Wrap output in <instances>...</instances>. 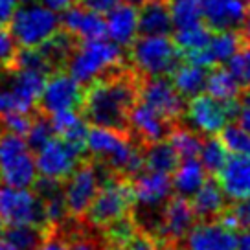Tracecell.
<instances>
[{"instance_id": "d6986e66", "label": "cell", "mask_w": 250, "mask_h": 250, "mask_svg": "<svg viewBox=\"0 0 250 250\" xmlns=\"http://www.w3.org/2000/svg\"><path fill=\"white\" fill-rule=\"evenodd\" d=\"M195 221L197 215L188 197H169V201L164 204L160 234L171 241H179L189 232V228L195 225Z\"/></svg>"}, {"instance_id": "bcb514c9", "label": "cell", "mask_w": 250, "mask_h": 250, "mask_svg": "<svg viewBox=\"0 0 250 250\" xmlns=\"http://www.w3.org/2000/svg\"><path fill=\"white\" fill-rule=\"evenodd\" d=\"M0 250H17V249L9 241H6V239L0 237Z\"/></svg>"}, {"instance_id": "7c38bea8", "label": "cell", "mask_w": 250, "mask_h": 250, "mask_svg": "<svg viewBox=\"0 0 250 250\" xmlns=\"http://www.w3.org/2000/svg\"><path fill=\"white\" fill-rule=\"evenodd\" d=\"M138 98L147 107L156 110L160 116H164L167 122H175L186 112V98H182L177 92L167 76L142 78Z\"/></svg>"}, {"instance_id": "7402d4cb", "label": "cell", "mask_w": 250, "mask_h": 250, "mask_svg": "<svg viewBox=\"0 0 250 250\" xmlns=\"http://www.w3.org/2000/svg\"><path fill=\"white\" fill-rule=\"evenodd\" d=\"M138 8L140 35H171L173 22L169 0H144Z\"/></svg>"}, {"instance_id": "74e56055", "label": "cell", "mask_w": 250, "mask_h": 250, "mask_svg": "<svg viewBox=\"0 0 250 250\" xmlns=\"http://www.w3.org/2000/svg\"><path fill=\"white\" fill-rule=\"evenodd\" d=\"M122 247L124 250H158L155 239L146 232H133L122 243Z\"/></svg>"}, {"instance_id": "d6a6232c", "label": "cell", "mask_w": 250, "mask_h": 250, "mask_svg": "<svg viewBox=\"0 0 250 250\" xmlns=\"http://www.w3.org/2000/svg\"><path fill=\"white\" fill-rule=\"evenodd\" d=\"M228 155L230 153H228L227 146L223 144V140L215 134H211L206 140H203V146L199 151V160H201V164L204 166L206 171L211 173V175H217L227 162Z\"/></svg>"}, {"instance_id": "7bdbcfd3", "label": "cell", "mask_w": 250, "mask_h": 250, "mask_svg": "<svg viewBox=\"0 0 250 250\" xmlns=\"http://www.w3.org/2000/svg\"><path fill=\"white\" fill-rule=\"evenodd\" d=\"M39 2L42 6L54 9V11H62V9H66L72 4H76V0H39Z\"/></svg>"}, {"instance_id": "ab89813d", "label": "cell", "mask_w": 250, "mask_h": 250, "mask_svg": "<svg viewBox=\"0 0 250 250\" xmlns=\"http://www.w3.org/2000/svg\"><path fill=\"white\" fill-rule=\"evenodd\" d=\"M76 2H79V6L90 9L94 13L105 15V13H109L112 8H116L122 0H76Z\"/></svg>"}, {"instance_id": "3957f363", "label": "cell", "mask_w": 250, "mask_h": 250, "mask_svg": "<svg viewBox=\"0 0 250 250\" xmlns=\"http://www.w3.org/2000/svg\"><path fill=\"white\" fill-rule=\"evenodd\" d=\"M125 66V54L122 46L105 39L79 41L72 52L66 68L81 86H88L92 81Z\"/></svg>"}, {"instance_id": "ba28073f", "label": "cell", "mask_w": 250, "mask_h": 250, "mask_svg": "<svg viewBox=\"0 0 250 250\" xmlns=\"http://www.w3.org/2000/svg\"><path fill=\"white\" fill-rule=\"evenodd\" d=\"M100 186V166L83 158L76 169L62 180V197L68 219H85L86 210L92 204Z\"/></svg>"}, {"instance_id": "f6af8a7d", "label": "cell", "mask_w": 250, "mask_h": 250, "mask_svg": "<svg viewBox=\"0 0 250 250\" xmlns=\"http://www.w3.org/2000/svg\"><path fill=\"white\" fill-rule=\"evenodd\" d=\"M235 250H250V230H243L237 235V247Z\"/></svg>"}, {"instance_id": "7a4b0ae2", "label": "cell", "mask_w": 250, "mask_h": 250, "mask_svg": "<svg viewBox=\"0 0 250 250\" xmlns=\"http://www.w3.org/2000/svg\"><path fill=\"white\" fill-rule=\"evenodd\" d=\"M85 151L109 171L134 177L144 171V155L134 147L127 131L92 125L86 133Z\"/></svg>"}, {"instance_id": "d4e9b609", "label": "cell", "mask_w": 250, "mask_h": 250, "mask_svg": "<svg viewBox=\"0 0 250 250\" xmlns=\"http://www.w3.org/2000/svg\"><path fill=\"white\" fill-rule=\"evenodd\" d=\"M189 199H191V206H193L195 215L201 219L217 217L219 213L227 208V195L223 193L217 180L210 179V177L204 180L203 186L199 188Z\"/></svg>"}, {"instance_id": "816d5d0a", "label": "cell", "mask_w": 250, "mask_h": 250, "mask_svg": "<svg viewBox=\"0 0 250 250\" xmlns=\"http://www.w3.org/2000/svg\"><path fill=\"white\" fill-rule=\"evenodd\" d=\"M171 250H182V249H171Z\"/></svg>"}, {"instance_id": "ffe728a7", "label": "cell", "mask_w": 250, "mask_h": 250, "mask_svg": "<svg viewBox=\"0 0 250 250\" xmlns=\"http://www.w3.org/2000/svg\"><path fill=\"white\" fill-rule=\"evenodd\" d=\"M107 35L122 48H129L138 37V8L129 2H120L107 13Z\"/></svg>"}, {"instance_id": "484cf974", "label": "cell", "mask_w": 250, "mask_h": 250, "mask_svg": "<svg viewBox=\"0 0 250 250\" xmlns=\"http://www.w3.org/2000/svg\"><path fill=\"white\" fill-rule=\"evenodd\" d=\"M171 83L182 98H193L204 90L206 83V68L197 66L193 62H180L179 66L169 74Z\"/></svg>"}, {"instance_id": "ee69618b", "label": "cell", "mask_w": 250, "mask_h": 250, "mask_svg": "<svg viewBox=\"0 0 250 250\" xmlns=\"http://www.w3.org/2000/svg\"><path fill=\"white\" fill-rule=\"evenodd\" d=\"M241 35L245 42H249L250 44V0H247V11H245V21L241 24Z\"/></svg>"}, {"instance_id": "ac0fdd59", "label": "cell", "mask_w": 250, "mask_h": 250, "mask_svg": "<svg viewBox=\"0 0 250 250\" xmlns=\"http://www.w3.org/2000/svg\"><path fill=\"white\" fill-rule=\"evenodd\" d=\"M61 28L70 31L79 41H94L103 39L107 35V24L100 13H94L83 6L72 4L66 9H62V15L59 17Z\"/></svg>"}, {"instance_id": "83f0119b", "label": "cell", "mask_w": 250, "mask_h": 250, "mask_svg": "<svg viewBox=\"0 0 250 250\" xmlns=\"http://www.w3.org/2000/svg\"><path fill=\"white\" fill-rule=\"evenodd\" d=\"M180 156L171 147L169 142L158 140L147 144V149L144 153V169L158 173H173V169L179 164Z\"/></svg>"}, {"instance_id": "8fae6325", "label": "cell", "mask_w": 250, "mask_h": 250, "mask_svg": "<svg viewBox=\"0 0 250 250\" xmlns=\"http://www.w3.org/2000/svg\"><path fill=\"white\" fill-rule=\"evenodd\" d=\"M33 156H35L37 175L44 179L64 180L83 160L85 149L61 136H52L44 146H41L35 151Z\"/></svg>"}, {"instance_id": "8d00e7d4", "label": "cell", "mask_w": 250, "mask_h": 250, "mask_svg": "<svg viewBox=\"0 0 250 250\" xmlns=\"http://www.w3.org/2000/svg\"><path fill=\"white\" fill-rule=\"evenodd\" d=\"M17 42L13 41V37L9 35V31L0 26V72L8 70L13 57H15L17 52Z\"/></svg>"}, {"instance_id": "9c48e42d", "label": "cell", "mask_w": 250, "mask_h": 250, "mask_svg": "<svg viewBox=\"0 0 250 250\" xmlns=\"http://www.w3.org/2000/svg\"><path fill=\"white\" fill-rule=\"evenodd\" d=\"M239 110V100H228V102H219L208 94H197L189 98V103H186V114L189 125L197 133L211 136L219 134L221 129L235 120Z\"/></svg>"}, {"instance_id": "f1b7e54d", "label": "cell", "mask_w": 250, "mask_h": 250, "mask_svg": "<svg viewBox=\"0 0 250 250\" xmlns=\"http://www.w3.org/2000/svg\"><path fill=\"white\" fill-rule=\"evenodd\" d=\"M245 44V39L241 35V30H221L215 35H211L208 42V52L213 64L227 62L232 55Z\"/></svg>"}, {"instance_id": "52a82bcc", "label": "cell", "mask_w": 250, "mask_h": 250, "mask_svg": "<svg viewBox=\"0 0 250 250\" xmlns=\"http://www.w3.org/2000/svg\"><path fill=\"white\" fill-rule=\"evenodd\" d=\"M133 203V184L125 177H112L100 186L85 217L94 227H110L112 223L127 217Z\"/></svg>"}, {"instance_id": "f907efd6", "label": "cell", "mask_w": 250, "mask_h": 250, "mask_svg": "<svg viewBox=\"0 0 250 250\" xmlns=\"http://www.w3.org/2000/svg\"><path fill=\"white\" fill-rule=\"evenodd\" d=\"M102 250H120L118 247H109V249H102Z\"/></svg>"}, {"instance_id": "4fadbf2b", "label": "cell", "mask_w": 250, "mask_h": 250, "mask_svg": "<svg viewBox=\"0 0 250 250\" xmlns=\"http://www.w3.org/2000/svg\"><path fill=\"white\" fill-rule=\"evenodd\" d=\"M83 94H85V86L79 85L64 70H57L48 76L44 88L39 96V102H37V109L46 114L64 109L78 110L83 102Z\"/></svg>"}, {"instance_id": "d590c367", "label": "cell", "mask_w": 250, "mask_h": 250, "mask_svg": "<svg viewBox=\"0 0 250 250\" xmlns=\"http://www.w3.org/2000/svg\"><path fill=\"white\" fill-rule=\"evenodd\" d=\"M228 72L234 76L241 88H250V44L245 42L230 59H228Z\"/></svg>"}, {"instance_id": "e0dca14e", "label": "cell", "mask_w": 250, "mask_h": 250, "mask_svg": "<svg viewBox=\"0 0 250 250\" xmlns=\"http://www.w3.org/2000/svg\"><path fill=\"white\" fill-rule=\"evenodd\" d=\"M203 21L211 31L239 30L245 21L247 0H199Z\"/></svg>"}, {"instance_id": "5bb4252c", "label": "cell", "mask_w": 250, "mask_h": 250, "mask_svg": "<svg viewBox=\"0 0 250 250\" xmlns=\"http://www.w3.org/2000/svg\"><path fill=\"white\" fill-rule=\"evenodd\" d=\"M171 177L167 173L146 169V171H140L138 175H134L133 204H136L140 210L155 211L158 208H164V204L171 197Z\"/></svg>"}, {"instance_id": "30bf717a", "label": "cell", "mask_w": 250, "mask_h": 250, "mask_svg": "<svg viewBox=\"0 0 250 250\" xmlns=\"http://www.w3.org/2000/svg\"><path fill=\"white\" fill-rule=\"evenodd\" d=\"M0 219L6 227L37 225L50 228L39 195L28 188H0Z\"/></svg>"}, {"instance_id": "4dcf8cb0", "label": "cell", "mask_w": 250, "mask_h": 250, "mask_svg": "<svg viewBox=\"0 0 250 250\" xmlns=\"http://www.w3.org/2000/svg\"><path fill=\"white\" fill-rule=\"evenodd\" d=\"M173 30H184L203 24V9L199 0H169Z\"/></svg>"}, {"instance_id": "b9f144b4", "label": "cell", "mask_w": 250, "mask_h": 250, "mask_svg": "<svg viewBox=\"0 0 250 250\" xmlns=\"http://www.w3.org/2000/svg\"><path fill=\"white\" fill-rule=\"evenodd\" d=\"M13 9H15V4H11L9 0H0V26H8Z\"/></svg>"}, {"instance_id": "60d3db41", "label": "cell", "mask_w": 250, "mask_h": 250, "mask_svg": "<svg viewBox=\"0 0 250 250\" xmlns=\"http://www.w3.org/2000/svg\"><path fill=\"white\" fill-rule=\"evenodd\" d=\"M237 125L245 129L247 133H250V88L249 92L245 94V98H243L241 102H239V110H237Z\"/></svg>"}, {"instance_id": "836d02e7", "label": "cell", "mask_w": 250, "mask_h": 250, "mask_svg": "<svg viewBox=\"0 0 250 250\" xmlns=\"http://www.w3.org/2000/svg\"><path fill=\"white\" fill-rule=\"evenodd\" d=\"M169 144L177 151L180 158H189V156H199L203 140L197 133L186 127H173L169 129Z\"/></svg>"}, {"instance_id": "f35d334b", "label": "cell", "mask_w": 250, "mask_h": 250, "mask_svg": "<svg viewBox=\"0 0 250 250\" xmlns=\"http://www.w3.org/2000/svg\"><path fill=\"white\" fill-rule=\"evenodd\" d=\"M234 203L232 213L235 215L239 230H250V199H241V201H234Z\"/></svg>"}, {"instance_id": "c3c4849f", "label": "cell", "mask_w": 250, "mask_h": 250, "mask_svg": "<svg viewBox=\"0 0 250 250\" xmlns=\"http://www.w3.org/2000/svg\"><path fill=\"white\" fill-rule=\"evenodd\" d=\"M4 230H6V225H4V223H2V219H0V237L4 235Z\"/></svg>"}, {"instance_id": "2e32d148", "label": "cell", "mask_w": 250, "mask_h": 250, "mask_svg": "<svg viewBox=\"0 0 250 250\" xmlns=\"http://www.w3.org/2000/svg\"><path fill=\"white\" fill-rule=\"evenodd\" d=\"M188 250H235L237 234L225 228L219 221H206L193 225L186 235Z\"/></svg>"}, {"instance_id": "7dc6e473", "label": "cell", "mask_w": 250, "mask_h": 250, "mask_svg": "<svg viewBox=\"0 0 250 250\" xmlns=\"http://www.w3.org/2000/svg\"><path fill=\"white\" fill-rule=\"evenodd\" d=\"M127 2H129V4H133V6H136V8H138V6H140V4L144 2V0H127Z\"/></svg>"}, {"instance_id": "9a60e30c", "label": "cell", "mask_w": 250, "mask_h": 250, "mask_svg": "<svg viewBox=\"0 0 250 250\" xmlns=\"http://www.w3.org/2000/svg\"><path fill=\"white\" fill-rule=\"evenodd\" d=\"M219 186L230 201L250 199V155L230 153L217 173Z\"/></svg>"}, {"instance_id": "8992f818", "label": "cell", "mask_w": 250, "mask_h": 250, "mask_svg": "<svg viewBox=\"0 0 250 250\" xmlns=\"http://www.w3.org/2000/svg\"><path fill=\"white\" fill-rule=\"evenodd\" d=\"M0 180L6 186L30 188L37 180L35 156L24 136L0 131Z\"/></svg>"}, {"instance_id": "cb8c5ba5", "label": "cell", "mask_w": 250, "mask_h": 250, "mask_svg": "<svg viewBox=\"0 0 250 250\" xmlns=\"http://www.w3.org/2000/svg\"><path fill=\"white\" fill-rule=\"evenodd\" d=\"M50 116V124L52 129L57 136H61L64 140L76 144L79 147L85 149L86 133H88V124L76 109H64L57 110L48 114Z\"/></svg>"}, {"instance_id": "44dd1931", "label": "cell", "mask_w": 250, "mask_h": 250, "mask_svg": "<svg viewBox=\"0 0 250 250\" xmlns=\"http://www.w3.org/2000/svg\"><path fill=\"white\" fill-rule=\"evenodd\" d=\"M129 125L146 144L164 140L169 133V122L144 102H136L129 112Z\"/></svg>"}, {"instance_id": "603a6c76", "label": "cell", "mask_w": 250, "mask_h": 250, "mask_svg": "<svg viewBox=\"0 0 250 250\" xmlns=\"http://www.w3.org/2000/svg\"><path fill=\"white\" fill-rule=\"evenodd\" d=\"M206 179H208V171L201 164L199 156L180 158L177 167L173 169L171 186L179 195L189 199L199 188L203 186Z\"/></svg>"}, {"instance_id": "277c9868", "label": "cell", "mask_w": 250, "mask_h": 250, "mask_svg": "<svg viewBox=\"0 0 250 250\" xmlns=\"http://www.w3.org/2000/svg\"><path fill=\"white\" fill-rule=\"evenodd\" d=\"M129 48L133 70L140 78L169 76L182 62V54L169 35H142Z\"/></svg>"}, {"instance_id": "6da1fadb", "label": "cell", "mask_w": 250, "mask_h": 250, "mask_svg": "<svg viewBox=\"0 0 250 250\" xmlns=\"http://www.w3.org/2000/svg\"><path fill=\"white\" fill-rule=\"evenodd\" d=\"M140 79L134 70L122 66L120 70L92 81L85 86L83 102L79 107L81 116L90 125L127 131L129 112L138 102Z\"/></svg>"}, {"instance_id": "5b68a950", "label": "cell", "mask_w": 250, "mask_h": 250, "mask_svg": "<svg viewBox=\"0 0 250 250\" xmlns=\"http://www.w3.org/2000/svg\"><path fill=\"white\" fill-rule=\"evenodd\" d=\"M61 28L59 17L54 9L42 4L30 2L13 9V15L8 22V31L17 42V46L37 48L55 31Z\"/></svg>"}, {"instance_id": "e575fe53", "label": "cell", "mask_w": 250, "mask_h": 250, "mask_svg": "<svg viewBox=\"0 0 250 250\" xmlns=\"http://www.w3.org/2000/svg\"><path fill=\"white\" fill-rule=\"evenodd\" d=\"M219 138L227 146L228 153H237V155H250V133L241 129L237 124H227Z\"/></svg>"}, {"instance_id": "f546056e", "label": "cell", "mask_w": 250, "mask_h": 250, "mask_svg": "<svg viewBox=\"0 0 250 250\" xmlns=\"http://www.w3.org/2000/svg\"><path fill=\"white\" fill-rule=\"evenodd\" d=\"M50 228L37 225H15L6 228L2 237L11 243L17 250H37L46 239Z\"/></svg>"}, {"instance_id": "1f68e13d", "label": "cell", "mask_w": 250, "mask_h": 250, "mask_svg": "<svg viewBox=\"0 0 250 250\" xmlns=\"http://www.w3.org/2000/svg\"><path fill=\"white\" fill-rule=\"evenodd\" d=\"M211 35H213V31L203 22L197 24V26H191V28H184V30H175L173 42L177 44L180 54H188V52L208 46Z\"/></svg>"}, {"instance_id": "681fc988", "label": "cell", "mask_w": 250, "mask_h": 250, "mask_svg": "<svg viewBox=\"0 0 250 250\" xmlns=\"http://www.w3.org/2000/svg\"><path fill=\"white\" fill-rule=\"evenodd\" d=\"M11 4H24V2H28V0H9Z\"/></svg>"}, {"instance_id": "4316f807", "label": "cell", "mask_w": 250, "mask_h": 250, "mask_svg": "<svg viewBox=\"0 0 250 250\" xmlns=\"http://www.w3.org/2000/svg\"><path fill=\"white\" fill-rule=\"evenodd\" d=\"M204 90L208 96L215 98L219 102H228V100H235L241 86L234 79V76L228 72V68L223 66H211V72L206 74V83H204Z\"/></svg>"}]
</instances>
